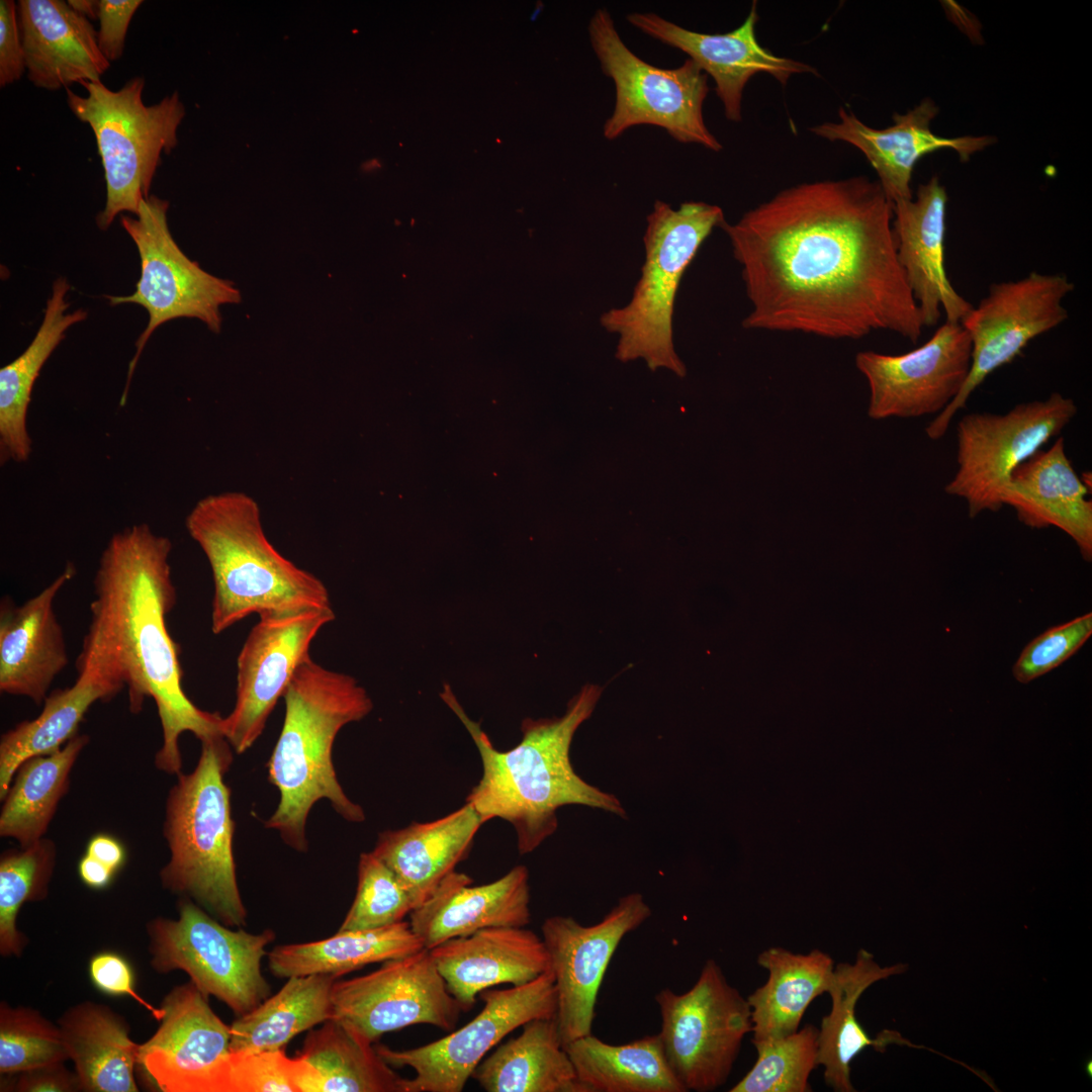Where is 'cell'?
<instances>
[{"instance_id": "49", "label": "cell", "mask_w": 1092, "mask_h": 1092, "mask_svg": "<svg viewBox=\"0 0 1092 1092\" xmlns=\"http://www.w3.org/2000/svg\"><path fill=\"white\" fill-rule=\"evenodd\" d=\"M25 60L17 18V4L0 1V87L21 79Z\"/></svg>"}, {"instance_id": "43", "label": "cell", "mask_w": 1092, "mask_h": 1092, "mask_svg": "<svg viewBox=\"0 0 1092 1092\" xmlns=\"http://www.w3.org/2000/svg\"><path fill=\"white\" fill-rule=\"evenodd\" d=\"M67 1049L59 1025L29 1007L0 1005V1074L18 1073L66 1062Z\"/></svg>"}, {"instance_id": "19", "label": "cell", "mask_w": 1092, "mask_h": 1092, "mask_svg": "<svg viewBox=\"0 0 1092 1092\" xmlns=\"http://www.w3.org/2000/svg\"><path fill=\"white\" fill-rule=\"evenodd\" d=\"M971 358L968 332L961 323L946 321L927 342L907 353L858 352L855 366L870 388L868 416L936 417L963 388Z\"/></svg>"}, {"instance_id": "15", "label": "cell", "mask_w": 1092, "mask_h": 1092, "mask_svg": "<svg viewBox=\"0 0 1092 1092\" xmlns=\"http://www.w3.org/2000/svg\"><path fill=\"white\" fill-rule=\"evenodd\" d=\"M482 1010L460 1029L408 1050L375 1046L390 1066L410 1067L413 1079L403 1082L404 1092H461L484 1056L509 1033L530 1020L555 1018L556 990L549 969L535 980L505 990L486 989L479 994Z\"/></svg>"}, {"instance_id": "16", "label": "cell", "mask_w": 1092, "mask_h": 1092, "mask_svg": "<svg viewBox=\"0 0 1092 1092\" xmlns=\"http://www.w3.org/2000/svg\"><path fill=\"white\" fill-rule=\"evenodd\" d=\"M332 1005L331 1019L371 1043L415 1024L451 1031L463 1011L426 948L386 961L367 975L336 981Z\"/></svg>"}, {"instance_id": "48", "label": "cell", "mask_w": 1092, "mask_h": 1092, "mask_svg": "<svg viewBox=\"0 0 1092 1092\" xmlns=\"http://www.w3.org/2000/svg\"><path fill=\"white\" fill-rule=\"evenodd\" d=\"M142 4L141 0H99L97 39L108 62L121 58L129 22Z\"/></svg>"}, {"instance_id": "1", "label": "cell", "mask_w": 1092, "mask_h": 1092, "mask_svg": "<svg viewBox=\"0 0 1092 1092\" xmlns=\"http://www.w3.org/2000/svg\"><path fill=\"white\" fill-rule=\"evenodd\" d=\"M892 222L867 176L800 183L724 219L750 302L743 328L854 340L889 331L916 343L924 327Z\"/></svg>"}, {"instance_id": "41", "label": "cell", "mask_w": 1092, "mask_h": 1092, "mask_svg": "<svg viewBox=\"0 0 1092 1092\" xmlns=\"http://www.w3.org/2000/svg\"><path fill=\"white\" fill-rule=\"evenodd\" d=\"M54 841L41 838L35 843L9 849L0 857V953L19 958L27 937L17 929L16 919L26 902L47 898L56 866Z\"/></svg>"}, {"instance_id": "36", "label": "cell", "mask_w": 1092, "mask_h": 1092, "mask_svg": "<svg viewBox=\"0 0 1092 1092\" xmlns=\"http://www.w3.org/2000/svg\"><path fill=\"white\" fill-rule=\"evenodd\" d=\"M410 922L377 929L339 931L326 939L276 945L268 952V968L277 978L331 975L336 978L422 950Z\"/></svg>"}, {"instance_id": "42", "label": "cell", "mask_w": 1092, "mask_h": 1092, "mask_svg": "<svg viewBox=\"0 0 1092 1092\" xmlns=\"http://www.w3.org/2000/svg\"><path fill=\"white\" fill-rule=\"evenodd\" d=\"M818 1028L806 1024L781 1038L754 1041L757 1060L730 1092H809L817 1065Z\"/></svg>"}, {"instance_id": "35", "label": "cell", "mask_w": 1092, "mask_h": 1092, "mask_svg": "<svg viewBox=\"0 0 1092 1092\" xmlns=\"http://www.w3.org/2000/svg\"><path fill=\"white\" fill-rule=\"evenodd\" d=\"M75 682L57 689L46 698L42 711L18 723L0 740V798H4L17 767L27 758L60 750L78 729L90 707L108 701L121 689L88 669H77Z\"/></svg>"}, {"instance_id": "14", "label": "cell", "mask_w": 1092, "mask_h": 1092, "mask_svg": "<svg viewBox=\"0 0 1092 1092\" xmlns=\"http://www.w3.org/2000/svg\"><path fill=\"white\" fill-rule=\"evenodd\" d=\"M1074 289L1066 274L1035 271L989 286L961 323L972 344L968 377L957 397L926 427L929 439L945 435L954 415L990 374L1011 363L1030 341L1067 321L1064 299Z\"/></svg>"}, {"instance_id": "30", "label": "cell", "mask_w": 1092, "mask_h": 1092, "mask_svg": "<svg viewBox=\"0 0 1092 1092\" xmlns=\"http://www.w3.org/2000/svg\"><path fill=\"white\" fill-rule=\"evenodd\" d=\"M907 966L898 964L882 968L872 953L859 949L853 964L840 963L834 967L827 993L831 1010L818 1029L817 1065L824 1068L825 1083L835 1092L855 1091L850 1079V1065L868 1046L885 1048L889 1043L917 1048L897 1032L887 1031L872 1039L855 1016V1006L862 993L874 983L899 975Z\"/></svg>"}, {"instance_id": "23", "label": "cell", "mask_w": 1092, "mask_h": 1092, "mask_svg": "<svg viewBox=\"0 0 1092 1092\" xmlns=\"http://www.w3.org/2000/svg\"><path fill=\"white\" fill-rule=\"evenodd\" d=\"M947 193L938 176L920 184L915 197L893 204L898 261L917 304L923 327L962 323L973 308L951 285L945 270Z\"/></svg>"}, {"instance_id": "22", "label": "cell", "mask_w": 1092, "mask_h": 1092, "mask_svg": "<svg viewBox=\"0 0 1092 1092\" xmlns=\"http://www.w3.org/2000/svg\"><path fill=\"white\" fill-rule=\"evenodd\" d=\"M939 111L936 103L923 99L904 114L894 113V123L886 128H873L852 112L841 107L839 120L812 126L817 136L830 142H844L858 149L878 175L884 193L892 204L913 197L911 179L916 163L925 155L942 150L954 151L967 162L977 152L994 143L990 135H936L930 123Z\"/></svg>"}, {"instance_id": "50", "label": "cell", "mask_w": 1092, "mask_h": 1092, "mask_svg": "<svg viewBox=\"0 0 1092 1092\" xmlns=\"http://www.w3.org/2000/svg\"><path fill=\"white\" fill-rule=\"evenodd\" d=\"M13 1091L20 1092H74L81 1091L76 1073L70 1072L64 1062L50 1064L16 1074Z\"/></svg>"}, {"instance_id": "13", "label": "cell", "mask_w": 1092, "mask_h": 1092, "mask_svg": "<svg viewBox=\"0 0 1092 1092\" xmlns=\"http://www.w3.org/2000/svg\"><path fill=\"white\" fill-rule=\"evenodd\" d=\"M1075 401L1060 392L1020 402L1005 414L965 415L957 426V470L945 493L964 499L970 518L1003 507L1002 492L1012 472L1077 415Z\"/></svg>"}, {"instance_id": "2", "label": "cell", "mask_w": 1092, "mask_h": 1092, "mask_svg": "<svg viewBox=\"0 0 1092 1092\" xmlns=\"http://www.w3.org/2000/svg\"><path fill=\"white\" fill-rule=\"evenodd\" d=\"M171 551L170 539L145 523L111 536L93 579L91 620L76 667L126 687L131 713L154 700L163 731L155 764L179 775L180 735L191 732L200 741L222 735L223 717L196 707L183 690L178 647L167 628L177 600Z\"/></svg>"}, {"instance_id": "53", "label": "cell", "mask_w": 1092, "mask_h": 1092, "mask_svg": "<svg viewBox=\"0 0 1092 1092\" xmlns=\"http://www.w3.org/2000/svg\"><path fill=\"white\" fill-rule=\"evenodd\" d=\"M70 7L81 14L82 16L90 19H98L99 1L96 0H69L67 1Z\"/></svg>"}, {"instance_id": "34", "label": "cell", "mask_w": 1092, "mask_h": 1092, "mask_svg": "<svg viewBox=\"0 0 1092 1092\" xmlns=\"http://www.w3.org/2000/svg\"><path fill=\"white\" fill-rule=\"evenodd\" d=\"M483 1059L472 1078L486 1092H584L555 1018L528 1021Z\"/></svg>"}, {"instance_id": "21", "label": "cell", "mask_w": 1092, "mask_h": 1092, "mask_svg": "<svg viewBox=\"0 0 1092 1092\" xmlns=\"http://www.w3.org/2000/svg\"><path fill=\"white\" fill-rule=\"evenodd\" d=\"M627 20L645 34L686 53L716 84V94L727 119L741 120L745 85L758 73L771 75L783 86L792 75L818 71L808 64L776 56L755 35L756 2L743 23L726 33H702L684 28L655 13L633 12Z\"/></svg>"}, {"instance_id": "39", "label": "cell", "mask_w": 1092, "mask_h": 1092, "mask_svg": "<svg viewBox=\"0 0 1092 1092\" xmlns=\"http://www.w3.org/2000/svg\"><path fill=\"white\" fill-rule=\"evenodd\" d=\"M88 742V735L78 733L60 750L27 758L17 767L2 799V837L15 839L21 847L44 837L60 801L70 789L75 761Z\"/></svg>"}, {"instance_id": "3", "label": "cell", "mask_w": 1092, "mask_h": 1092, "mask_svg": "<svg viewBox=\"0 0 1092 1092\" xmlns=\"http://www.w3.org/2000/svg\"><path fill=\"white\" fill-rule=\"evenodd\" d=\"M601 694V687L585 685L561 717L525 719L520 743L499 751L466 715L450 686L444 685L440 697L471 735L482 763V777L466 802L483 822L492 818L510 822L521 854L533 851L556 831L560 807L580 805L626 817L621 801L580 778L569 757L574 733L592 716Z\"/></svg>"}, {"instance_id": "18", "label": "cell", "mask_w": 1092, "mask_h": 1092, "mask_svg": "<svg viewBox=\"0 0 1092 1092\" xmlns=\"http://www.w3.org/2000/svg\"><path fill=\"white\" fill-rule=\"evenodd\" d=\"M650 915L643 896L630 893L593 925L561 915L544 920L542 939L554 975L555 1020L563 1046L592 1033L597 998L610 961L624 936Z\"/></svg>"}, {"instance_id": "24", "label": "cell", "mask_w": 1092, "mask_h": 1092, "mask_svg": "<svg viewBox=\"0 0 1092 1092\" xmlns=\"http://www.w3.org/2000/svg\"><path fill=\"white\" fill-rule=\"evenodd\" d=\"M76 573L68 564L37 595L16 605L0 604V691L40 705L69 662L64 631L56 612L59 592Z\"/></svg>"}, {"instance_id": "28", "label": "cell", "mask_w": 1092, "mask_h": 1092, "mask_svg": "<svg viewBox=\"0 0 1092 1092\" xmlns=\"http://www.w3.org/2000/svg\"><path fill=\"white\" fill-rule=\"evenodd\" d=\"M1087 484L1075 471L1059 437L1012 472L1002 492V504L1011 507L1027 527H1057L1076 543L1086 561L1092 559V502Z\"/></svg>"}, {"instance_id": "44", "label": "cell", "mask_w": 1092, "mask_h": 1092, "mask_svg": "<svg viewBox=\"0 0 1092 1092\" xmlns=\"http://www.w3.org/2000/svg\"><path fill=\"white\" fill-rule=\"evenodd\" d=\"M415 903L396 875L372 851L360 854L354 901L339 931L367 930L403 921Z\"/></svg>"}, {"instance_id": "8", "label": "cell", "mask_w": 1092, "mask_h": 1092, "mask_svg": "<svg viewBox=\"0 0 1092 1092\" xmlns=\"http://www.w3.org/2000/svg\"><path fill=\"white\" fill-rule=\"evenodd\" d=\"M79 84L87 94L81 96L66 88L67 104L91 127L96 140L106 184L105 206L96 223L105 231L118 214L126 211L135 215L140 203L151 195L161 154H169L177 145V128L185 109L176 92L146 105L145 79L140 76L116 91L102 81Z\"/></svg>"}, {"instance_id": "27", "label": "cell", "mask_w": 1092, "mask_h": 1092, "mask_svg": "<svg viewBox=\"0 0 1092 1092\" xmlns=\"http://www.w3.org/2000/svg\"><path fill=\"white\" fill-rule=\"evenodd\" d=\"M17 18L27 79L56 91L98 82L110 68L90 20L63 0H19Z\"/></svg>"}, {"instance_id": "32", "label": "cell", "mask_w": 1092, "mask_h": 1092, "mask_svg": "<svg viewBox=\"0 0 1092 1092\" xmlns=\"http://www.w3.org/2000/svg\"><path fill=\"white\" fill-rule=\"evenodd\" d=\"M757 964L768 972V979L747 997L752 1040L777 1039L797 1031L811 1002L830 987L832 958L821 949L803 954L776 946L762 950Z\"/></svg>"}, {"instance_id": "20", "label": "cell", "mask_w": 1092, "mask_h": 1092, "mask_svg": "<svg viewBox=\"0 0 1092 1092\" xmlns=\"http://www.w3.org/2000/svg\"><path fill=\"white\" fill-rule=\"evenodd\" d=\"M157 1031L140 1044L139 1065L164 1092H225L231 1026L191 981L164 998Z\"/></svg>"}, {"instance_id": "26", "label": "cell", "mask_w": 1092, "mask_h": 1092, "mask_svg": "<svg viewBox=\"0 0 1092 1092\" xmlns=\"http://www.w3.org/2000/svg\"><path fill=\"white\" fill-rule=\"evenodd\" d=\"M452 996L470 1010L482 991L521 986L550 969L541 937L525 927H487L429 949Z\"/></svg>"}, {"instance_id": "9", "label": "cell", "mask_w": 1092, "mask_h": 1092, "mask_svg": "<svg viewBox=\"0 0 1092 1092\" xmlns=\"http://www.w3.org/2000/svg\"><path fill=\"white\" fill-rule=\"evenodd\" d=\"M152 968L185 972L206 996L242 1016L270 995L261 963L275 932L251 933L224 925L192 900L181 897L178 918L157 917L147 925Z\"/></svg>"}, {"instance_id": "37", "label": "cell", "mask_w": 1092, "mask_h": 1092, "mask_svg": "<svg viewBox=\"0 0 1092 1092\" xmlns=\"http://www.w3.org/2000/svg\"><path fill=\"white\" fill-rule=\"evenodd\" d=\"M584 1092H687L658 1033L611 1044L592 1033L564 1045Z\"/></svg>"}, {"instance_id": "7", "label": "cell", "mask_w": 1092, "mask_h": 1092, "mask_svg": "<svg viewBox=\"0 0 1092 1092\" xmlns=\"http://www.w3.org/2000/svg\"><path fill=\"white\" fill-rule=\"evenodd\" d=\"M724 219L721 207L703 201L684 202L678 208L655 201L646 218L644 262L632 296L600 316L601 326L618 336L620 361L640 358L650 370L686 375L673 344L676 292L700 247Z\"/></svg>"}, {"instance_id": "12", "label": "cell", "mask_w": 1092, "mask_h": 1092, "mask_svg": "<svg viewBox=\"0 0 1092 1092\" xmlns=\"http://www.w3.org/2000/svg\"><path fill=\"white\" fill-rule=\"evenodd\" d=\"M655 1002L665 1057L686 1091L710 1092L724 1085L744 1036L752 1030L747 998L709 959L690 990L677 994L664 988Z\"/></svg>"}, {"instance_id": "25", "label": "cell", "mask_w": 1092, "mask_h": 1092, "mask_svg": "<svg viewBox=\"0 0 1092 1092\" xmlns=\"http://www.w3.org/2000/svg\"><path fill=\"white\" fill-rule=\"evenodd\" d=\"M455 871L410 913V925L426 949L487 927H525L530 923L529 872L513 868L494 882L472 886Z\"/></svg>"}, {"instance_id": "10", "label": "cell", "mask_w": 1092, "mask_h": 1092, "mask_svg": "<svg viewBox=\"0 0 1092 1092\" xmlns=\"http://www.w3.org/2000/svg\"><path fill=\"white\" fill-rule=\"evenodd\" d=\"M592 48L604 74L615 85L612 114L604 124L608 140L636 125L661 127L675 141L719 152L722 145L708 129L703 104L708 77L691 59L674 69L652 66L628 49L606 9H598L588 24Z\"/></svg>"}, {"instance_id": "45", "label": "cell", "mask_w": 1092, "mask_h": 1092, "mask_svg": "<svg viewBox=\"0 0 1092 1092\" xmlns=\"http://www.w3.org/2000/svg\"><path fill=\"white\" fill-rule=\"evenodd\" d=\"M318 1082L310 1064L284 1050L232 1053L225 1092H317Z\"/></svg>"}, {"instance_id": "51", "label": "cell", "mask_w": 1092, "mask_h": 1092, "mask_svg": "<svg viewBox=\"0 0 1092 1092\" xmlns=\"http://www.w3.org/2000/svg\"><path fill=\"white\" fill-rule=\"evenodd\" d=\"M117 873L125 863L126 850L122 842L111 834L99 833L91 837L86 852Z\"/></svg>"}, {"instance_id": "47", "label": "cell", "mask_w": 1092, "mask_h": 1092, "mask_svg": "<svg viewBox=\"0 0 1092 1092\" xmlns=\"http://www.w3.org/2000/svg\"><path fill=\"white\" fill-rule=\"evenodd\" d=\"M89 977L100 992L111 996H128L161 1021L164 1009L155 1007L135 990L134 975L128 962L113 951H101L90 960Z\"/></svg>"}, {"instance_id": "29", "label": "cell", "mask_w": 1092, "mask_h": 1092, "mask_svg": "<svg viewBox=\"0 0 1092 1092\" xmlns=\"http://www.w3.org/2000/svg\"><path fill=\"white\" fill-rule=\"evenodd\" d=\"M483 823L466 802L440 819L380 833L372 852L396 875L417 908L467 855Z\"/></svg>"}, {"instance_id": "11", "label": "cell", "mask_w": 1092, "mask_h": 1092, "mask_svg": "<svg viewBox=\"0 0 1092 1092\" xmlns=\"http://www.w3.org/2000/svg\"><path fill=\"white\" fill-rule=\"evenodd\" d=\"M168 208L167 200L151 194L140 203L135 216L120 215V223L140 255L141 277L132 294L106 298L111 305H141L149 314L148 325L135 343L120 405L126 402L139 358L158 327L177 317H195L218 333L219 307L241 301V293L232 281L209 274L181 251L169 230Z\"/></svg>"}, {"instance_id": "52", "label": "cell", "mask_w": 1092, "mask_h": 1092, "mask_svg": "<svg viewBox=\"0 0 1092 1092\" xmlns=\"http://www.w3.org/2000/svg\"><path fill=\"white\" fill-rule=\"evenodd\" d=\"M115 872L100 860L85 853L78 862V875L82 882L94 890L108 887Z\"/></svg>"}, {"instance_id": "46", "label": "cell", "mask_w": 1092, "mask_h": 1092, "mask_svg": "<svg viewBox=\"0 0 1092 1092\" xmlns=\"http://www.w3.org/2000/svg\"><path fill=\"white\" fill-rule=\"evenodd\" d=\"M1091 634V613L1045 630L1022 649L1013 665V676L1026 684L1052 671L1076 653Z\"/></svg>"}, {"instance_id": "5", "label": "cell", "mask_w": 1092, "mask_h": 1092, "mask_svg": "<svg viewBox=\"0 0 1092 1092\" xmlns=\"http://www.w3.org/2000/svg\"><path fill=\"white\" fill-rule=\"evenodd\" d=\"M185 526L211 569L214 634L252 614L332 608L323 581L270 543L259 506L247 493L204 496L186 517Z\"/></svg>"}, {"instance_id": "31", "label": "cell", "mask_w": 1092, "mask_h": 1092, "mask_svg": "<svg viewBox=\"0 0 1092 1092\" xmlns=\"http://www.w3.org/2000/svg\"><path fill=\"white\" fill-rule=\"evenodd\" d=\"M59 1027L81 1091H139L133 1072L140 1044L129 1037L122 1016L107 1005L84 1001L63 1013Z\"/></svg>"}, {"instance_id": "17", "label": "cell", "mask_w": 1092, "mask_h": 1092, "mask_svg": "<svg viewBox=\"0 0 1092 1092\" xmlns=\"http://www.w3.org/2000/svg\"><path fill=\"white\" fill-rule=\"evenodd\" d=\"M333 620L332 608L259 616L238 655L236 702L221 723L222 735L237 753L261 736L295 671L310 656L311 642Z\"/></svg>"}, {"instance_id": "40", "label": "cell", "mask_w": 1092, "mask_h": 1092, "mask_svg": "<svg viewBox=\"0 0 1092 1092\" xmlns=\"http://www.w3.org/2000/svg\"><path fill=\"white\" fill-rule=\"evenodd\" d=\"M372 1044L329 1019L307 1033L297 1057L317 1072V1092H404V1078Z\"/></svg>"}, {"instance_id": "4", "label": "cell", "mask_w": 1092, "mask_h": 1092, "mask_svg": "<svg viewBox=\"0 0 1092 1092\" xmlns=\"http://www.w3.org/2000/svg\"><path fill=\"white\" fill-rule=\"evenodd\" d=\"M283 699L284 721L267 763L268 779L280 799L264 825L304 852L307 816L317 801L329 800L349 822L365 820L362 807L338 781L332 750L340 730L364 719L373 703L355 677L328 669L310 656L295 671Z\"/></svg>"}, {"instance_id": "6", "label": "cell", "mask_w": 1092, "mask_h": 1092, "mask_svg": "<svg viewBox=\"0 0 1092 1092\" xmlns=\"http://www.w3.org/2000/svg\"><path fill=\"white\" fill-rule=\"evenodd\" d=\"M195 768L177 775L165 808L163 834L170 859L161 870L162 886L188 898L226 926L247 922L234 857L235 822L224 775L233 762L222 736L206 738Z\"/></svg>"}, {"instance_id": "33", "label": "cell", "mask_w": 1092, "mask_h": 1092, "mask_svg": "<svg viewBox=\"0 0 1092 1092\" xmlns=\"http://www.w3.org/2000/svg\"><path fill=\"white\" fill-rule=\"evenodd\" d=\"M71 289L65 278H58L47 301L43 318L25 351L0 369V461L23 463L31 454V439L26 416L30 394L39 371L65 338V332L83 322L87 311L80 308L67 313Z\"/></svg>"}, {"instance_id": "38", "label": "cell", "mask_w": 1092, "mask_h": 1092, "mask_svg": "<svg viewBox=\"0 0 1092 1092\" xmlns=\"http://www.w3.org/2000/svg\"><path fill=\"white\" fill-rule=\"evenodd\" d=\"M336 981L331 975L287 978L276 994L232 1023L231 1052L284 1050L297 1034L331 1019Z\"/></svg>"}]
</instances>
